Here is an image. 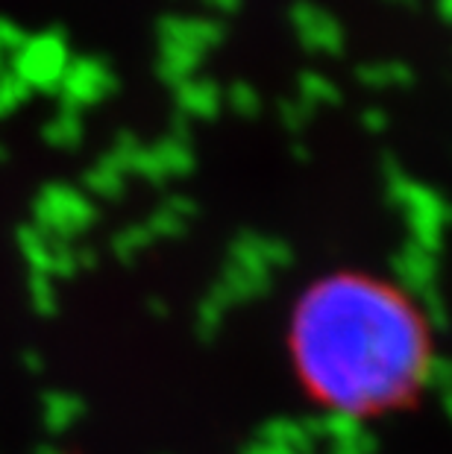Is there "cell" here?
<instances>
[{"instance_id":"6da1fadb","label":"cell","mask_w":452,"mask_h":454,"mask_svg":"<svg viewBox=\"0 0 452 454\" xmlns=\"http://www.w3.org/2000/svg\"><path fill=\"white\" fill-rule=\"evenodd\" d=\"M297 387L335 419L406 413L435 370V334L420 302L388 276L341 270L297 296L288 317Z\"/></svg>"},{"instance_id":"7a4b0ae2","label":"cell","mask_w":452,"mask_h":454,"mask_svg":"<svg viewBox=\"0 0 452 454\" xmlns=\"http://www.w3.org/2000/svg\"><path fill=\"white\" fill-rule=\"evenodd\" d=\"M65 71H68V59H65L62 42L53 38H36L33 44H27L24 51V76L27 82L47 89V85L62 82Z\"/></svg>"},{"instance_id":"3957f363","label":"cell","mask_w":452,"mask_h":454,"mask_svg":"<svg viewBox=\"0 0 452 454\" xmlns=\"http://www.w3.org/2000/svg\"><path fill=\"white\" fill-rule=\"evenodd\" d=\"M294 27L300 33L303 44L321 53H335L341 47V27L335 24L329 12L317 6H297L294 9Z\"/></svg>"},{"instance_id":"277c9868","label":"cell","mask_w":452,"mask_h":454,"mask_svg":"<svg viewBox=\"0 0 452 454\" xmlns=\"http://www.w3.org/2000/svg\"><path fill=\"white\" fill-rule=\"evenodd\" d=\"M62 89L65 94H71V100L76 103H91L103 98V91L109 89V71L100 62H83V65H71L62 76Z\"/></svg>"}]
</instances>
